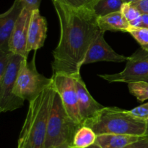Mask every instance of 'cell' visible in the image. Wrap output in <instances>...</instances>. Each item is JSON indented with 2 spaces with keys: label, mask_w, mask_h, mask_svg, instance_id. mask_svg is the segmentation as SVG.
Returning <instances> with one entry per match:
<instances>
[{
  "label": "cell",
  "mask_w": 148,
  "mask_h": 148,
  "mask_svg": "<svg viewBox=\"0 0 148 148\" xmlns=\"http://www.w3.org/2000/svg\"><path fill=\"white\" fill-rule=\"evenodd\" d=\"M75 81L77 92L78 107L81 121L82 125H85L96 117L105 107L98 102L91 96L82 77L75 78Z\"/></svg>",
  "instance_id": "10"
},
{
  "label": "cell",
  "mask_w": 148,
  "mask_h": 148,
  "mask_svg": "<svg viewBox=\"0 0 148 148\" xmlns=\"http://www.w3.org/2000/svg\"><path fill=\"white\" fill-rule=\"evenodd\" d=\"M20 1L24 6V8L30 10V12L39 10L40 0H20Z\"/></svg>",
  "instance_id": "24"
},
{
  "label": "cell",
  "mask_w": 148,
  "mask_h": 148,
  "mask_svg": "<svg viewBox=\"0 0 148 148\" xmlns=\"http://www.w3.org/2000/svg\"><path fill=\"white\" fill-rule=\"evenodd\" d=\"M80 126L68 115L59 93L56 91L49 115L43 148H53L66 143L72 145L75 133Z\"/></svg>",
  "instance_id": "4"
},
{
  "label": "cell",
  "mask_w": 148,
  "mask_h": 148,
  "mask_svg": "<svg viewBox=\"0 0 148 148\" xmlns=\"http://www.w3.org/2000/svg\"><path fill=\"white\" fill-rule=\"evenodd\" d=\"M98 23L101 30L103 33L107 30L127 33V30L131 27L130 23L121 11L110 13L102 17H98Z\"/></svg>",
  "instance_id": "14"
},
{
  "label": "cell",
  "mask_w": 148,
  "mask_h": 148,
  "mask_svg": "<svg viewBox=\"0 0 148 148\" xmlns=\"http://www.w3.org/2000/svg\"><path fill=\"white\" fill-rule=\"evenodd\" d=\"M127 57L116 52L107 43L104 38V33L101 31L90 46L83 65L101 61L119 63L127 62Z\"/></svg>",
  "instance_id": "9"
},
{
  "label": "cell",
  "mask_w": 148,
  "mask_h": 148,
  "mask_svg": "<svg viewBox=\"0 0 148 148\" xmlns=\"http://www.w3.org/2000/svg\"><path fill=\"white\" fill-rule=\"evenodd\" d=\"M143 136L104 133L97 135L95 143L101 148H124L127 145L138 141Z\"/></svg>",
  "instance_id": "15"
},
{
  "label": "cell",
  "mask_w": 148,
  "mask_h": 148,
  "mask_svg": "<svg viewBox=\"0 0 148 148\" xmlns=\"http://www.w3.org/2000/svg\"><path fill=\"white\" fill-rule=\"evenodd\" d=\"M137 27L147 28H148V15L147 14H142L140 17V22Z\"/></svg>",
  "instance_id": "27"
},
{
  "label": "cell",
  "mask_w": 148,
  "mask_h": 148,
  "mask_svg": "<svg viewBox=\"0 0 148 148\" xmlns=\"http://www.w3.org/2000/svg\"><path fill=\"white\" fill-rule=\"evenodd\" d=\"M123 4V0H98L92 10L98 17H102L110 13L121 11Z\"/></svg>",
  "instance_id": "17"
},
{
  "label": "cell",
  "mask_w": 148,
  "mask_h": 148,
  "mask_svg": "<svg viewBox=\"0 0 148 148\" xmlns=\"http://www.w3.org/2000/svg\"><path fill=\"white\" fill-rule=\"evenodd\" d=\"M56 1L67 7L75 9L88 8L92 10L98 0H52Z\"/></svg>",
  "instance_id": "21"
},
{
  "label": "cell",
  "mask_w": 148,
  "mask_h": 148,
  "mask_svg": "<svg viewBox=\"0 0 148 148\" xmlns=\"http://www.w3.org/2000/svg\"><path fill=\"white\" fill-rule=\"evenodd\" d=\"M52 83V76L47 78L38 72L35 52L30 62L26 58L22 62L14 88V94L23 100L30 102Z\"/></svg>",
  "instance_id": "5"
},
{
  "label": "cell",
  "mask_w": 148,
  "mask_h": 148,
  "mask_svg": "<svg viewBox=\"0 0 148 148\" xmlns=\"http://www.w3.org/2000/svg\"><path fill=\"white\" fill-rule=\"evenodd\" d=\"M137 0H123L124 3H133Z\"/></svg>",
  "instance_id": "30"
},
{
  "label": "cell",
  "mask_w": 148,
  "mask_h": 148,
  "mask_svg": "<svg viewBox=\"0 0 148 148\" xmlns=\"http://www.w3.org/2000/svg\"><path fill=\"white\" fill-rule=\"evenodd\" d=\"M145 81H147V82H148V78H146V79L145 80Z\"/></svg>",
  "instance_id": "32"
},
{
  "label": "cell",
  "mask_w": 148,
  "mask_h": 148,
  "mask_svg": "<svg viewBox=\"0 0 148 148\" xmlns=\"http://www.w3.org/2000/svg\"><path fill=\"white\" fill-rule=\"evenodd\" d=\"M53 86L59 93L63 105L71 118L77 124L82 125L75 78L63 74L52 75Z\"/></svg>",
  "instance_id": "8"
},
{
  "label": "cell",
  "mask_w": 148,
  "mask_h": 148,
  "mask_svg": "<svg viewBox=\"0 0 148 148\" xmlns=\"http://www.w3.org/2000/svg\"><path fill=\"white\" fill-rule=\"evenodd\" d=\"M128 89L130 94L137 98L140 102H145L148 100V82L139 81L128 83Z\"/></svg>",
  "instance_id": "18"
},
{
  "label": "cell",
  "mask_w": 148,
  "mask_h": 148,
  "mask_svg": "<svg viewBox=\"0 0 148 148\" xmlns=\"http://www.w3.org/2000/svg\"><path fill=\"white\" fill-rule=\"evenodd\" d=\"M32 12L24 8L20 14L15 28L10 37V51L27 59L29 54L27 51V33L31 18Z\"/></svg>",
  "instance_id": "11"
},
{
  "label": "cell",
  "mask_w": 148,
  "mask_h": 148,
  "mask_svg": "<svg viewBox=\"0 0 148 148\" xmlns=\"http://www.w3.org/2000/svg\"><path fill=\"white\" fill-rule=\"evenodd\" d=\"M24 57L14 54L5 73L0 78V112L6 113L23 107L25 100L14 94L16 80Z\"/></svg>",
  "instance_id": "6"
},
{
  "label": "cell",
  "mask_w": 148,
  "mask_h": 148,
  "mask_svg": "<svg viewBox=\"0 0 148 148\" xmlns=\"http://www.w3.org/2000/svg\"><path fill=\"white\" fill-rule=\"evenodd\" d=\"M103 79L113 82L130 83L145 81L148 78V52L142 48L127 57L122 71L114 74H99Z\"/></svg>",
  "instance_id": "7"
},
{
  "label": "cell",
  "mask_w": 148,
  "mask_h": 148,
  "mask_svg": "<svg viewBox=\"0 0 148 148\" xmlns=\"http://www.w3.org/2000/svg\"><path fill=\"white\" fill-rule=\"evenodd\" d=\"M131 4L134 5L142 14L148 15V0H137Z\"/></svg>",
  "instance_id": "25"
},
{
  "label": "cell",
  "mask_w": 148,
  "mask_h": 148,
  "mask_svg": "<svg viewBox=\"0 0 148 148\" xmlns=\"http://www.w3.org/2000/svg\"><path fill=\"white\" fill-rule=\"evenodd\" d=\"M127 33H130L141 48L148 52V28L143 27H133L131 26L127 30Z\"/></svg>",
  "instance_id": "20"
},
{
  "label": "cell",
  "mask_w": 148,
  "mask_h": 148,
  "mask_svg": "<svg viewBox=\"0 0 148 148\" xmlns=\"http://www.w3.org/2000/svg\"><path fill=\"white\" fill-rule=\"evenodd\" d=\"M56 89L53 83L29 102L28 110L18 139L17 148H43L47 125Z\"/></svg>",
  "instance_id": "2"
},
{
  "label": "cell",
  "mask_w": 148,
  "mask_h": 148,
  "mask_svg": "<svg viewBox=\"0 0 148 148\" xmlns=\"http://www.w3.org/2000/svg\"><path fill=\"white\" fill-rule=\"evenodd\" d=\"M97 134L88 126H81L74 136L72 146L76 148H88L96 142Z\"/></svg>",
  "instance_id": "16"
},
{
  "label": "cell",
  "mask_w": 148,
  "mask_h": 148,
  "mask_svg": "<svg viewBox=\"0 0 148 148\" xmlns=\"http://www.w3.org/2000/svg\"><path fill=\"white\" fill-rule=\"evenodd\" d=\"M145 121H146V122H147V125H148V118L147 119V120H145Z\"/></svg>",
  "instance_id": "33"
},
{
  "label": "cell",
  "mask_w": 148,
  "mask_h": 148,
  "mask_svg": "<svg viewBox=\"0 0 148 148\" xmlns=\"http://www.w3.org/2000/svg\"><path fill=\"white\" fill-rule=\"evenodd\" d=\"M145 137L147 138V139L148 140V131H147V134H146V136H145Z\"/></svg>",
  "instance_id": "31"
},
{
  "label": "cell",
  "mask_w": 148,
  "mask_h": 148,
  "mask_svg": "<svg viewBox=\"0 0 148 148\" xmlns=\"http://www.w3.org/2000/svg\"><path fill=\"white\" fill-rule=\"evenodd\" d=\"M128 113L136 118L146 120L148 118V102L128 110Z\"/></svg>",
  "instance_id": "23"
},
{
  "label": "cell",
  "mask_w": 148,
  "mask_h": 148,
  "mask_svg": "<svg viewBox=\"0 0 148 148\" xmlns=\"http://www.w3.org/2000/svg\"><path fill=\"white\" fill-rule=\"evenodd\" d=\"M14 54L11 51L0 50V78L5 73Z\"/></svg>",
  "instance_id": "22"
},
{
  "label": "cell",
  "mask_w": 148,
  "mask_h": 148,
  "mask_svg": "<svg viewBox=\"0 0 148 148\" xmlns=\"http://www.w3.org/2000/svg\"><path fill=\"white\" fill-rule=\"evenodd\" d=\"M60 25V37L53 51V75L63 74L73 78L81 76L90 46L101 32L93 10L75 9L53 1Z\"/></svg>",
  "instance_id": "1"
},
{
  "label": "cell",
  "mask_w": 148,
  "mask_h": 148,
  "mask_svg": "<svg viewBox=\"0 0 148 148\" xmlns=\"http://www.w3.org/2000/svg\"><path fill=\"white\" fill-rule=\"evenodd\" d=\"M72 145L69 143H66V144H64V145H60L59 147H53V148H71Z\"/></svg>",
  "instance_id": "28"
},
{
  "label": "cell",
  "mask_w": 148,
  "mask_h": 148,
  "mask_svg": "<svg viewBox=\"0 0 148 148\" xmlns=\"http://www.w3.org/2000/svg\"><path fill=\"white\" fill-rule=\"evenodd\" d=\"M124 148H148V140L145 136L137 142L127 145Z\"/></svg>",
  "instance_id": "26"
},
{
  "label": "cell",
  "mask_w": 148,
  "mask_h": 148,
  "mask_svg": "<svg viewBox=\"0 0 148 148\" xmlns=\"http://www.w3.org/2000/svg\"><path fill=\"white\" fill-rule=\"evenodd\" d=\"M71 148H76V147H74L72 146V147H71Z\"/></svg>",
  "instance_id": "34"
},
{
  "label": "cell",
  "mask_w": 148,
  "mask_h": 148,
  "mask_svg": "<svg viewBox=\"0 0 148 148\" xmlns=\"http://www.w3.org/2000/svg\"><path fill=\"white\" fill-rule=\"evenodd\" d=\"M121 12L130 26L137 27L141 17L142 13L131 3H124L121 8Z\"/></svg>",
  "instance_id": "19"
},
{
  "label": "cell",
  "mask_w": 148,
  "mask_h": 148,
  "mask_svg": "<svg viewBox=\"0 0 148 148\" xmlns=\"http://www.w3.org/2000/svg\"><path fill=\"white\" fill-rule=\"evenodd\" d=\"M23 9L20 0H14L11 7L0 15V50L10 51V37Z\"/></svg>",
  "instance_id": "12"
},
{
  "label": "cell",
  "mask_w": 148,
  "mask_h": 148,
  "mask_svg": "<svg viewBox=\"0 0 148 148\" xmlns=\"http://www.w3.org/2000/svg\"><path fill=\"white\" fill-rule=\"evenodd\" d=\"M48 25L46 19L40 15L39 10L32 12L27 33V53L36 52L43 47L47 36Z\"/></svg>",
  "instance_id": "13"
},
{
  "label": "cell",
  "mask_w": 148,
  "mask_h": 148,
  "mask_svg": "<svg viewBox=\"0 0 148 148\" xmlns=\"http://www.w3.org/2000/svg\"><path fill=\"white\" fill-rule=\"evenodd\" d=\"M84 126L90 127L97 135L114 133L145 136L148 131L145 120L136 118L127 110L117 107H105Z\"/></svg>",
  "instance_id": "3"
},
{
  "label": "cell",
  "mask_w": 148,
  "mask_h": 148,
  "mask_svg": "<svg viewBox=\"0 0 148 148\" xmlns=\"http://www.w3.org/2000/svg\"><path fill=\"white\" fill-rule=\"evenodd\" d=\"M88 148H101V147L98 145V144L95 143L94 145H91V146H90L89 147H88Z\"/></svg>",
  "instance_id": "29"
}]
</instances>
